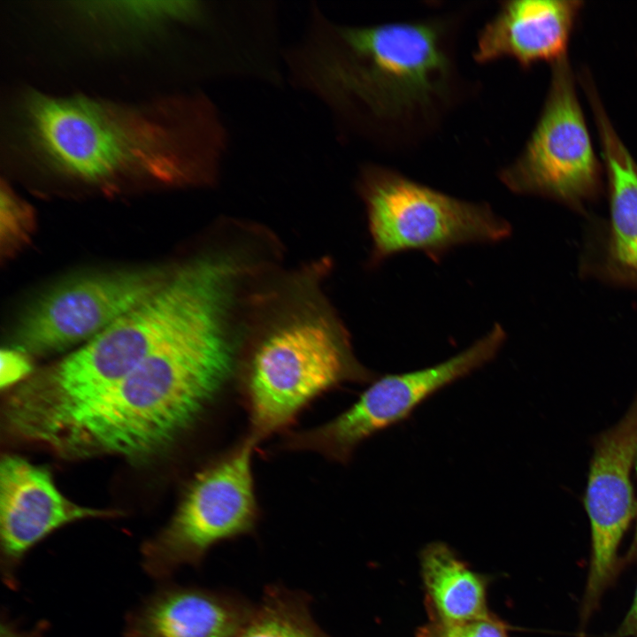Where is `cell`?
I'll return each instance as SVG.
<instances>
[{
    "mask_svg": "<svg viewBox=\"0 0 637 637\" xmlns=\"http://www.w3.org/2000/svg\"><path fill=\"white\" fill-rule=\"evenodd\" d=\"M15 113V140L30 163L88 183L212 184L226 148L214 107L199 96L136 105L31 90Z\"/></svg>",
    "mask_w": 637,
    "mask_h": 637,
    "instance_id": "obj_1",
    "label": "cell"
},
{
    "mask_svg": "<svg viewBox=\"0 0 637 637\" xmlns=\"http://www.w3.org/2000/svg\"><path fill=\"white\" fill-rule=\"evenodd\" d=\"M242 334L226 308L210 309L177 332L48 447L63 457L148 459L204 414L239 369Z\"/></svg>",
    "mask_w": 637,
    "mask_h": 637,
    "instance_id": "obj_2",
    "label": "cell"
},
{
    "mask_svg": "<svg viewBox=\"0 0 637 637\" xmlns=\"http://www.w3.org/2000/svg\"><path fill=\"white\" fill-rule=\"evenodd\" d=\"M288 58L297 85L374 129L429 123L452 99L453 62L437 21L350 27L317 13Z\"/></svg>",
    "mask_w": 637,
    "mask_h": 637,
    "instance_id": "obj_3",
    "label": "cell"
},
{
    "mask_svg": "<svg viewBox=\"0 0 637 637\" xmlns=\"http://www.w3.org/2000/svg\"><path fill=\"white\" fill-rule=\"evenodd\" d=\"M311 283L306 277L267 289L252 311L239 370L256 443L326 391L377 378L357 359L346 327Z\"/></svg>",
    "mask_w": 637,
    "mask_h": 637,
    "instance_id": "obj_4",
    "label": "cell"
},
{
    "mask_svg": "<svg viewBox=\"0 0 637 637\" xmlns=\"http://www.w3.org/2000/svg\"><path fill=\"white\" fill-rule=\"evenodd\" d=\"M357 191L366 210L371 266L408 250L438 262L454 247L496 243L511 234L510 224L488 204L451 196L384 167L365 166Z\"/></svg>",
    "mask_w": 637,
    "mask_h": 637,
    "instance_id": "obj_5",
    "label": "cell"
},
{
    "mask_svg": "<svg viewBox=\"0 0 637 637\" xmlns=\"http://www.w3.org/2000/svg\"><path fill=\"white\" fill-rule=\"evenodd\" d=\"M256 444L248 436L196 475L168 526L142 548L149 575L165 579L180 566L200 567L215 545L254 533L259 518Z\"/></svg>",
    "mask_w": 637,
    "mask_h": 637,
    "instance_id": "obj_6",
    "label": "cell"
},
{
    "mask_svg": "<svg viewBox=\"0 0 637 637\" xmlns=\"http://www.w3.org/2000/svg\"><path fill=\"white\" fill-rule=\"evenodd\" d=\"M505 339L503 327L496 323L470 347L443 362L376 378L347 410L323 425L291 434L284 446L346 463L364 441L406 419L436 392L493 360Z\"/></svg>",
    "mask_w": 637,
    "mask_h": 637,
    "instance_id": "obj_7",
    "label": "cell"
},
{
    "mask_svg": "<svg viewBox=\"0 0 637 637\" xmlns=\"http://www.w3.org/2000/svg\"><path fill=\"white\" fill-rule=\"evenodd\" d=\"M551 65L549 88L537 124L522 152L502 170L500 178L518 194L579 204L596 192L600 164L567 55Z\"/></svg>",
    "mask_w": 637,
    "mask_h": 637,
    "instance_id": "obj_8",
    "label": "cell"
},
{
    "mask_svg": "<svg viewBox=\"0 0 637 637\" xmlns=\"http://www.w3.org/2000/svg\"><path fill=\"white\" fill-rule=\"evenodd\" d=\"M171 273L158 269L126 270L65 282L23 315L14 333L16 349L45 355L86 343L157 291Z\"/></svg>",
    "mask_w": 637,
    "mask_h": 637,
    "instance_id": "obj_9",
    "label": "cell"
},
{
    "mask_svg": "<svg viewBox=\"0 0 637 637\" xmlns=\"http://www.w3.org/2000/svg\"><path fill=\"white\" fill-rule=\"evenodd\" d=\"M637 455V398L623 418L596 441L585 506L591 529V556L581 618L597 608L621 566L618 549L636 513L631 472Z\"/></svg>",
    "mask_w": 637,
    "mask_h": 637,
    "instance_id": "obj_10",
    "label": "cell"
},
{
    "mask_svg": "<svg viewBox=\"0 0 637 637\" xmlns=\"http://www.w3.org/2000/svg\"><path fill=\"white\" fill-rule=\"evenodd\" d=\"M114 512L84 507L65 498L50 473L14 455L0 464L1 570L4 580L15 586V573L25 555L56 529L87 518Z\"/></svg>",
    "mask_w": 637,
    "mask_h": 637,
    "instance_id": "obj_11",
    "label": "cell"
},
{
    "mask_svg": "<svg viewBox=\"0 0 637 637\" xmlns=\"http://www.w3.org/2000/svg\"><path fill=\"white\" fill-rule=\"evenodd\" d=\"M579 0H514L502 4L480 30L474 52L480 62L503 57L524 66L566 56L582 8Z\"/></svg>",
    "mask_w": 637,
    "mask_h": 637,
    "instance_id": "obj_12",
    "label": "cell"
},
{
    "mask_svg": "<svg viewBox=\"0 0 637 637\" xmlns=\"http://www.w3.org/2000/svg\"><path fill=\"white\" fill-rule=\"evenodd\" d=\"M255 607L234 591L171 586L130 616L127 637H236Z\"/></svg>",
    "mask_w": 637,
    "mask_h": 637,
    "instance_id": "obj_13",
    "label": "cell"
},
{
    "mask_svg": "<svg viewBox=\"0 0 637 637\" xmlns=\"http://www.w3.org/2000/svg\"><path fill=\"white\" fill-rule=\"evenodd\" d=\"M419 561L429 622L454 623L491 613L487 606L491 577L473 571L448 544L426 545Z\"/></svg>",
    "mask_w": 637,
    "mask_h": 637,
    "instance_id": "obj_14",
    "label": "cell"
},
{
    "mask_svg": "<svg viewBox=\"0 0 637 637\" xmlns=\"http://www.w3.org/2000/svg\"><path fill=\"white\" fill-rule=\"evenodd\" d=\"M585 92L610 182L614 253L623 265L637 269V163L617 134L595 87Z\"/></svg>",
    "mask_w": 637,
    "mask_h": 637,
    "instance_id": "obj_15",
    "label": "cell"
},
{
    "mask_svg": "<svg viewBox=\"0 0 637 637\" xmlns=\"http://www.w3.org/2000/svg\"><path fill=\"white\" fill-rule=\"evenodd\" d=\"M311 602L303 591L270 584L236 637H331L314 620Z\"/></svg>",
    "mask_w": 637,
    "mask_h": 637,
    "instance_id": "obj_16",
    "label": "cell"
},
{
    "mask_svg": "<svg viewBox=\"0 0 637 637\" xmlns=\"http://www.w3.org/2000/svg\"><path fill=\"white\" fill-rule=\"evenodd\" d=\"M510 625L491 612L487 616L454 623L427 622L416 637H510Z\"/></svg>",
    "mask_w": 637,
    "mask_h": 637,
    "instance_id": "obj_17",
    "label": "cell"
},
{
    "mask_svg": "<svg viewBox=\"0 0 637 637\" xmlns=\"http://www.w3.org/2000/svg\"><path fill=\"white\" fill-rule=\"evenodd\" d=\"M2 236L5 235L8 249L26 240L32 229L33 217L29 207L5 184L1 188Z\"/></svg>",
    "mask_w": 637,
    "mask_h": 637,
    "instance_id": "obj_18",
    "label": "cell"
},
{
    "mask_svg": "<svg viewBox=\"0 0 637 637\" xmlns=\"http://www.w3.org/2000/svg\"><path fill=\"white\" fill-rule=\"evenodd\" d=\"M32 369L27 354L18 349H3L1 351L0 385L8 388L30 373Z\"/></svg>",
    "mask_w": 637,
    "mask_h": 637,
    "instance_id": "obj_19",
    "label": "cell"
},
{
    "mask_svg": "<svg viewBox=\"0 0 637 637\" xmlns=\"http://www.w3.org/2000/svg\"><path fill=\"white\" fill-rule=\"evenodd\" d=\"M612 637H637V587L633 602Z\"/></svg>",
    "mask_w": 637,
    "mask_h": 637,
    "instance_id": "obj_20",
    "label": "cell"
},
{
    "mask_svg": "<svg viewBox=\"0 0 637 637\" xmlns=\"http://www.w3.org/2000/svg\"><path fill=\"white\" fill-rule=\"evenodd\" d=\"M1 637H42L37 631H19L11 623L4 622L1 626Z\"/></svg>",
    "mask_w": 637,
    "mask_h": 637,
    "instance_id": "obj_21",
    "label": "cell"
},
{
    "mask_svg": "<svg viewBox=\"0 0 637 637\" xmlns=\"http://www.w3.org/2000/svg\"><path fill=\"white\" fill-rule=\"evenodd\" d=\"M635 465H636V471H637V455L635 459ZM636 524H635V529L633 536L632 542L630 544V547L626 552V555L625 556V564L632 563L635 560H637V503H636Z\"/></svg>",
    "mask_w": 637,
    "mask_h": 637,
    "instance_id": "obj_22",
    "label": "cell"
}]
</instances>
